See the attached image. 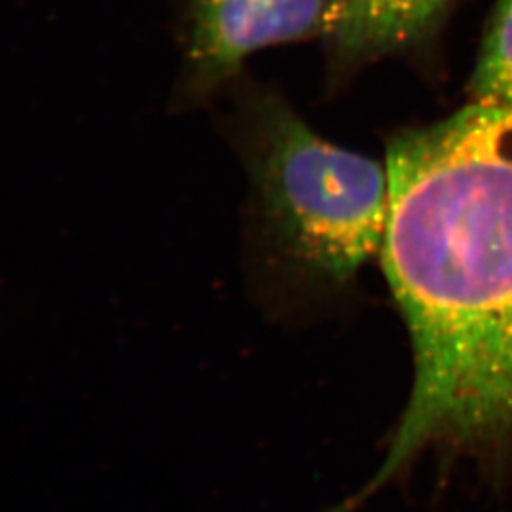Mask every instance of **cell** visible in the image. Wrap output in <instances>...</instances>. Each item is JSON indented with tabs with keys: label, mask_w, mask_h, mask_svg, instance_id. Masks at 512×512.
<instances>
[{
	"label": "cell",
	"mask_w": 512,
	"mask_h": 512,
	"mask_svg": "<svg viewBox=\"0 0 512 512\" xmlns=\"http://www.w3.org/2000/svg\"><path fill=\"white\" fill-rule=\"evenodd\" d=\"M383 271L410 334L413 383L390 483L431 451L512 446V107L471 103L388 140Z\"/></svg>",
	"instance_id": "cell-1"
},
{
	"label": "cell",
	"mask_w": 512,
	"mask_h": 512,
	"mask_svg": "<svg viewBox=\"0 0 512 512\" xmlns=\"http://www.w3.org/2000/svg\"><path fill=\"white\" fill-rule=\"evenodd\" d=\"M216 128L247 184V224L294 271L345 284L382 251L387 165L325 140L272 83L237 75L219 93ZM214 102V103H216Z\"/></svg>",
	"instance_id": "cell-2"
},
{
	"label": "cell",
	"mask_w": 512,
	"mask_h": 512,
	"mask_svg": "<svg viewBox=\"0 0 512 512\" xmlns=\"http://www.w3.org/2000/svg\"><path fill=\"white\" fill-rule=\"evenodd\" d=\"M178 72L173 113L213 107L259 50L319 37L327 0H170Z\"/></svg>",
	"instance_id": "cell-3"
},
{
	"label": "cell",
	"mask_w": 512,
	"mask_h": 512,
	"mask_svg": "<svg viewBox=\"0 0 512 512\" xmlns=\"http://www.w3.org/2000/svg\"><path fill=\"white\" fill-rule=\"evenodd\" d=\"M453 0H327L319 40L329 87L435 32Z\"/></svg>",
	"instance_id": "cell-4"
},
{
	"label": "cell",
	"mask_w": 512,
	"mask_h": 512,
	"mask_svg": "<svg viewBox=\"0 0 512 512\" xmlns=\"http://www.w3.org/2000/svg\"><path fill=\"white\" fill-rule=\"evenodd\" d=\"M469 90L474 103L512 107V0H496Z\"/></svg>",
	"instance_id": "cell-5"
}]
</instances>
